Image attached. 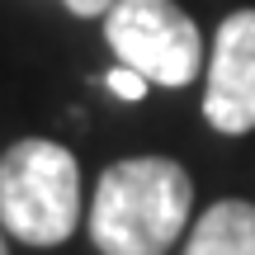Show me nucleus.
<instances>
[{"instance_id": "obj_5", "label": "nucleus", "mask_w": 255, "mask_h": 255, "mask_svg": "<svg viewBox=\"0 0 255 255\" xmlns=\"http://www.w3.org/2000/svg\"><path fill=\"white\" fill-rule=\"evenodd\" d=\"M184 255H255V208L241 199H222L194 222Z\"/></svg>"}, {"instance_id": "obj_4", "label": "nucleus", "mask_w": 255, "mask_h": 255, "mask_svg": "<svg viewBox=\"0 0 255 255\" xmlns=\"http://www.w3.org/2000/svg\"><path fill=\"white\" fill-rule=\"evenodd\" d=\"M203 119L227 137H241L255 128V9L227 14L213 38Z\"/></svg>"}, {"instance_id": "obj_3", "label": "nucleus", "mask_w": 255, "mask_h": 255, "mask_svg": "<svg viewBox=\"0 0 255 255\" xmlns=\"http://www.w3.org/2000/svg\"><path fill=\"white\" fill-rule=\"evenodd\" d=\"M104 38L114 57L151 85H189L203 71V38L199 24L175 0H114L104 14Z\"/></svg>"}, {"instance_id": "obj_7", "label": "nucleus", "mask_w": 255, "mask_h": 255, "mask_svg": "<svg viewBox=\"0 0 255 255\" xmlns=\"http://www.w3.org/2000/svg\"><path fill=\"white\" fill-rule=\"evenodd\" d=\"M71 14H81V19H95V14H109L114 9V0H62Z\"/></svg>"}, {"instance_id": "obj_2", "label": "nucleus", "mask_w": 255, "mask_h": 255, "mask_svg": "<svg viewBox=\"0 0 255 255\" xmlns=\"http://www.w3.org/2000/svg\"><path fill=\"white\" fill-rule=\"evenodd\" d=\"M81 222V165L62 142L24 137L0 156V227L24 246H62Z\"/></svg>"}, {"instance_id": "obj_8", "label": "nucleus", "mask_w": 255, "mask_h": 255, "mask_svg": "<svg viewBox=\"0 0 255 255\" xmlns=\"http://www.w3.org/2000/svg\"><path fill=\"white\" fill-rule=\"evenodd\" d=\"M0 255H9V251H5V237H0Z\"/></svg>"}, {"instance_id": "obj_1", "label": "nucleus", "mask_w": 255, "mask_h": 255, "mask_svg": "<svg viewBox=\"0 0 255 255\" xmlns=\"http://www.w3.org/2000/svg\"><path fill=\"white\" fill-rule=\"evenodd\" d=\"M194 184L165 156L114 161L90 203V241L104 255H165L189 222Z\"/></svg>"}, {"instance_id": "obj_6", "label": "nucleus", "mask_w": 255, "mask_h": 255, "mask_svg": "<svg viewBox=\"0 0 255 255\" xmlns=\"http://www.w3.org/2000/svg\"><path fill=\"white\" fill-rule=\"evenodd\" d=\"M104 85H109V90L119 95V100H142V95L151 90V81H146L142 71H132V66H123V62L114 66L109 76H104Z\"/></svg>"}]
</instances>
